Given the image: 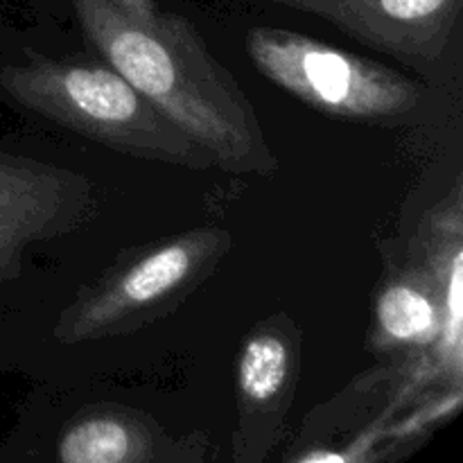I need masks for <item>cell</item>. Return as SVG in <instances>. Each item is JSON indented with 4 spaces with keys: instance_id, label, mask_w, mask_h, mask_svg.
<instances>
[{
    "instance_id": "cell-6",
    "label": "cell",
    "mask_w": 463,
    "mask_h": 463,
    "mask_svg": "<svg viewBox=\"0 0 463 463\" xmlns=\"http://www.w3.org/2000/svg\"><path fill=\"white\" fill-rule=\"evenodd\" d=\"M93 208L84 175L0 152V283L21 274L25 247L72 233Z\"/></svg>"
},
{
    "instance_id": "cell-3",
    "label": "cell",
    "mask_w": 463,
    "mask_h": 463,
    "mask_svg": "<svg viewBox=\"0 0 463 463\" xmlns=\"http://www.w3.org/2000/svg\"><path fill=\"white\" fill-rule=\"evenodd\" d=\"M233 238L220 226L190 229L134 251L81 289L59 315V344L125 337L172 315L231 251Z\"/></svg>"
},
{
    "instance_id": "cell-5",
    "label": "cell",
    "mask_w": 463,
    "mask_h": 463,
    "mask_svg": "<svg viewBox=\"0 0 463 463\" xmlns=\"http://www.w3.org/2000/svg\"><path fill=\"white\" fill-rule=\"evenodd\" d=\"M301 330L288 312L253 326L238 353L235 463H262L280 446L298 384Z\"/></svg>"
},
{
    "instance_id": "cell-2",
    "label": "cell",
    "mask_w": 463,
    "mask_h": 463,
    "mask_svg": "<svg viewBox=\"0 0 463 463\" xmlns=\"http://www.w3.org/2000/svg\"><path fill=\"white\" fill-rule=\"evenodd\" d=\"M0 86L27 111L127 156L199 172L215 167L206 149L107 61L32 59L5 68Z\"/></svg>"
},
{
    "instance_id": "cell-1",
    "label": "cell",
    "mask_w": 463,
    "mask_h": 463,
    "mask_svg": "<svg viewBox=\"0 0 463 463\" xmlns=\"http://www.w3.org/2000/svg\"><path fill=\"white\" fill-rule=\"evenodd\" d=\"M84 36L158 111L229 175L271 176V152L251 99L179 14L138 18L111 0H72Z\"/></svg>"
},
{
    "instance_id": "cell-8",
    "label": "cell",
    "mask_w": 463,
    "mask_h": 463,
    "mask_svg": "<svg viewBox=\"0 0 463 463\" xmlns=\"http://www.w3.org/2000/svg\"><path fill=\"white\" fill-rule=\"evenodd\" d=\"M199 437H167L143 411L120 405H90L63 425L54 457L63 463H170L202 461Z\"/></svg>"
},
{
    "instance_id": "cell-4",
    "label": "cell",
    "mask_w": 463,
    "mask_h": 463,
    "mask_svg": "<svg viewBox=\"0 0 463 463\" xmlns=\"http://www.w3.org/2000/svg\"><path fill=\"white\" fill-rule=\"evenodd\" d=\"M247 54L271 84L335 118L393 120L420 102L419 84L398 71L292 30L253 27Z\"/></svg>"
},
{
    "instance_id": "cell-9",
    "label": "cell",
    "mask_w": 463,
    "mask_h": 463,
    "mask_svg": "<svg viewBox=\"0 0 463 463\" xmlns=\"http://www.w3.org/2000/svg\"><path fill=\"white\" fill-rule=\"evenodd\" d=\"M111 3H116L118 7H122L125 12L134 14L138 18H152L158 12L154 0H111Z\"/></svg>"
},
{
    "instance_id": "cell-7",
    "label": "cell",
    "mask_w": 463,
    "mask_h": 463,
    "mask_svg": "<svg viewBox=\"0 0 463 463\" xmlns=\"http://www.w3.org/2000/svg\"><path fill=\"white\" fill-rule=\"evenodd\" d=\"M315 14L401 61L432 63L450 45L463 0H269Z\"/></svg>"
}]
</instances>
